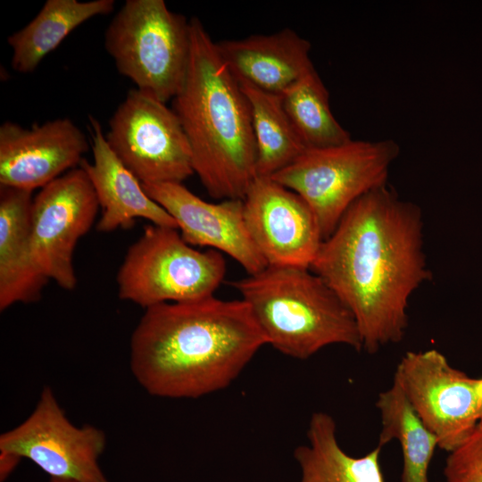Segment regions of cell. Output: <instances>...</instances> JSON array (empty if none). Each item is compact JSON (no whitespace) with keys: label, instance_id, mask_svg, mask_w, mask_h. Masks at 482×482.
Instances as JSON below:
<instances>
[{"label":"cell","instance_id":"1","mask_svg":"<svg viewBox=\"0 0 482 482\" xmlns=\"http://www.w3.org/2000/svg\"><path fill=\"white\" fill-rule=\"evenodd\" d=\"M423 229L419 205L378 187L350 206L310 267L351 311L369 353L403 339L409 300L431 278Z\"/></svg>","mask_w":482,"mask_h":482},{"label":"cell","instance_id":"23","mask_svg":"<svg viewBox=\"0 0 482 482\" xmlns=\"http://www.w3.org/2000/svg\"><path fill=\"white\" fill-rule=\"evenodd\" d=\"M447 482H482V424L449 453L444 468Z\"/></svg>","mask_w":482,"mask_h":482},{"label":"cell","instance_id":"18","mask_svg":"<svg viewBox=\"0 0 482 482\" xmlns=\"http://www.w3.org/2000/svg\"><path fill=\"white\" fill-rule=\"evenodd\" d=\"M114 6V0H47L31 21L8 37L12 70L33 72L74 29L96 16L111 13Z\"/></svg>","mask_w":482,"mask_h":482},{"label":"cell","instance_id":"9","mask_svg":"<svg viewBox=\"0 0 482 482\" xmlns=\"http://www.w3.org/2000/svg\"><path fill=\"white\" fill-rule=\"evenodd\" d=\"M105 445L103 430L70 421L48 386L32 413L0 436L1 453L27 458L51 478L74 482H108L99 466Z\"/></svg>","mask_w":482,"mask_h":482},{"label":"cell","instance_id":"10","mask_svg":"<svg viewBox=\"0 0 482 482\" xmlns=\"http://www.w3.org/2000/svg\"><path fill=\"white\" fill-rule=\"evenodd\" d=\"M395 377L438 447L448 453L478 427L482 413L480 378L453 368L436 349L407 352Z\"/></svg>","mask_w":482,"mask_h":482},{"label":"cell","instance_id":"25","mask_svg":"<svg viewBox=\"0 0 482 482\" xmlns=\"http://www.w3.org/2000/svg\"><path fill=\"white\" fill-rule=\"evenodd\" d=\"M480 394H481V398H482V378H480ZM479 423L482 424V413H481V419H480Z\"/></svg>","mask_w":482,"mask_h":482},{"label":"cell","instance_id":"24","mask_svg":"<svg viewBox=\"0 0 482 482\" xmlns=\"http://www.w3.org/2000/svg\"><path fill=\"white\" fill-rule=\"evenodd\" d=\"M49 482H74V481L65 480V479H58V478H51Z\"/></svg>","mask_w":482,"mask_h":482},{"label":"cell","instance_id":"16","mask_svg":"<svg viewBox=\"0 0 482 482\" xmlns=\"http://www.w3.org/2000/svg\"><path fill=\"white\" fill-rule=\"evenodd\" d=\"M89 123L93 162L83 159L79 165L86 170L102 209L97 231L109 233L129 229L137 219L178 229L170 213L145 192L139 179L111 149L98 120L90 116Z\"/></svg>","mask_w":482,"mask_h":482},{"label":"cell","instance_id":"5","mask_svg":"<svg viewBox=\"0 0 482 482\" xmlns=\"http://www.w3.org/2000/svg\"><path fill=\"white\" fill-rule=\"evenodd\" d=\"M117 71L138 90L167 104L187 71L190 23L163 0H127L104 33Z\"/></svg>","mask_w":482,"mask_h":482},{"label":"cell","instance_id":"20","mask_svg":"<svg viewBox=\"0 0 482 482\" xmlns=\"http://www.w3.org/2000/svg\"><path fill=\"white\" fill-rule=\"evenodd\" d=\"M381 417L378 446L397 440L403 453L402 482H429L428 468L438 446L436 436L426 427L408 400L399 380L378 395Z\"/></svg>","mask_w":482,"mask_h":482},{"label":"cell","instance_id":"12","mask_svg":"<svg viewBox=\"0 0 482 482\" xmlns=\"http://www.w3.org/2000/svg\"><path fill=\"white\" fill-rule=\"evenodd\" d=\"M249 235L268 266L310 269L323 242L317 219L296 193L257 176L244 198Z\"/></svg>","mask_w":482,"mask_h":482},{"label":"cell","instance_id":"17","mask_svg":"<svg viewBox=\"0 0 482 482\" xmlns=\"http://www.w3.org/2000/svg\"><path fill=\"white\" fill-rule=\"evenodd\" d=\"M32 192L0 187V310L40 299L49 279L36 264L31 246Z\"/></svg>","mask_w":482,"mask_h":482},{"label":"cell","instance_id":"4","mask_svg":"<svg viewBox=\"0 0 482 482\" xmlns=\"http://www.w3.org/2000/svg\"><path fill=\"white\" fill-rule=\"evenodd\" d=\"M231 285L250 307L267 345L287 356L305 360L331 345L362 350L354 316L310 269L267 266Z\"/></svg>","mask_w":482,"mask_h":482},{"label":"cell","instance_id":"8","mask_svg":"<svg viewBox=\"0 0 482 482\" xmlns=\"http://www.w3.org/2000/svg\"><path fill=\"white\" fill-rule=\"evenodd\" d=\"M105 138L141 183H183L195 174L179 117L167 104L137 88L118 105Z\"/></svg>","mask_w":482,"mask_h":482},{"label":"cell","instance_id":"14","mask_svg":"<svg viewBox=\"0 0 482 482\" xmlns=\"http://www.w3.org/2000/svg\"><path fill=\"white\" fill-rule=\"evenodd\" d=\"M142 187L174 219L182 238L190 245L228 254L248 275L268 266L247 230L243 199L210 203L183 183H142Z\"/></svg>","mask_w":482,"mask_h":482},{"label":"cell","instance_id":"6","mask_svg":"<svg viewBox=\"0 0 482 482\" xmlns=\"http://www.w3.org/2000/svg\"><path fill=\"white\" fill-rule=\"evenodd\" d=\"M399 154L400 146L394 139H351L307 148L270 178L308 204L325 240L355 201L387 185L390 167Z\"/></svg>","mask_w":482,"mask_h":482},{"label":"cell","instance_id":"11","mask_svg":"<svg viewBox=\"0 0 482 482\" xmlns=\"http://www.w3.org/2000/svg\"><path fill=\"white\" fill-rule=\"evenodd\" d=\"M99 203L86 170L79 165L40 189L30 213L32 253L46 278L67 291L78 283L73 253L93 226Z\"/></svg>","mask_w":482,"mask_h":482},{"label":"cell","instance_id":"13","mask_svg":"<svg viewBox=\"0 0 482 482\" xmlns=\"http://www.w3.org/2000/svg\"><path fill=\"white\" fill-rule=\"evenodd\" d=\"M87 137L69 118L27 129L12 121L0 126V187L33 191L79 166Z\"/></svg>","mask_w":482,"mask_h":482},{"label":"cell","instance_id":"15","mask_svg":"<svg viewBox=\"0 0 482 482\" xmlns=\"http://www.w3.org/2000/svg\"><path fill=\"white\" fill-rule=\"evenodd\" d=\"M216 45L239 84L278 96L315 69L310 58L311 43L289 28Z\"/></svg>","mask_w":482,"mask_h":482},{"label":"cell","instance_id":"7","mask_svg":"<svg viewBox=\"0 0 482 482\" xmlns=\"http://www.w3.org/2000/svg\"><path fill=\"white\" fill-rule=\"evenodd\" d=\"M226 273L214 249L199 251L178 229L149 224L128 249L118 270L119 298L144 309L212 296Z\"/></svg>","mask_w":482,"mask_h":482},{"label":"cell","instance_id":"3","mask_svg":"<svg viewBox=\"0 0 482 482\" xmlns=\"http://www.w3.org/2000/svg\"><path fill=\"white\" fill-rule=\"evenodd\" d=\"M189 23L187 71L171 108L207 193L215 199H243L256 177L249 102L200 20L194 17Z\"/></svg>","mask_w":482,"mask_h":482},{"label":"cell","instance_id":"21","mask_svg":"<svg viewBox=\"0 0 482 482\" xmlns=\"http://www.w3.org/2000/svg\"><path fill=\"white\" fill-rule=\"evenodd\" d=\"M240 86L251 110L256 177H272L295 161L307 147L291 123L280 96Z\"/></svg>","mask_w":482,"mask_h":482},{"label":"cell","instance_id":"22","mask_svg":"<svg viewBox=\"0 0 482 482\" xmlns=\"http://www.w3.org/2000/svg\"><path fill=\"white\" fill-rule=\"evenodd\" d=\"M280 96L291 123L307 148L328 147L352 139L333 115L328 91L315 69Z\"/></svg>","mask_w":482,"mask_h":482},{"label":"cell","instance_id":"19","mask_svg":"<svg viewBox=\"0 0 482 482\" xmlns=\"http://www.w3.org/2000/svg\"><path fill=\"white\" fill-rule=\"evenodd\" d=\"M306 435L308 444L294 453L301 470L299 482H385L381 447L362 457L349 455L338 443L336 421L328 413H312Z\"/></svg>","mask_w":482,"mask_h":482},{"label":"cell","instance_id":"2","mask_svg":"<svg viewBox=\"0 0 482 482\" xmlns=\"http://www.w3.org/2000/svg\"><path fill=\"white\" fill-rule=\"evenodd\" d=\"M130 368L150 395L195 399L228 387L267 340L244 300L214 295L145 309Z\"/></svg>","mask_w":482,"mask_h":482}]
</instances>
